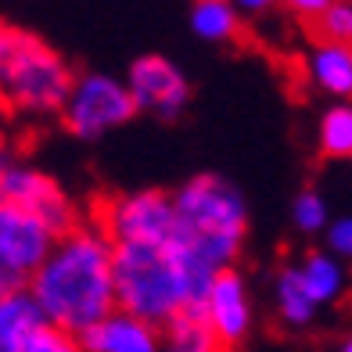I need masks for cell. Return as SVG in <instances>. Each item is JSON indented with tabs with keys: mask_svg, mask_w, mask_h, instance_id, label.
<instances>
[{
	"mask_svg": "<svg viewBox=\"0 0 352 352\" xmlns=\"http://www.w3.org/2000/svg\"><path fill=\"white\" fill-rule=\"evenodd\" d=\"M47 324L69 334L98 327L119 309L116 295V245L98 223H79L61 234L40 274L29 284Z\"/></svg>",
	"mask_w": 352,
	"mask_h": 352,
	"instance_id": "6da1fadb",
	"label": "cell"
},
{
	"mask_svg": "<svg viewBox=\"0 0 352 352\" xmlns=\"http://www.w3.org/2000/svg\"><path fill=\"white\" fill-rule=\"evenodd\" d=\"M212 274L169 245H116V295L119 309L166 327L184 309H195L209 295Z\"/></svg>",
	"mask_w": 352,
	"mask_h": 352,
	"instance_id": "7a4b0ae2",
	"label": "cell"
},
{
	"mask_svg": "<svg viewBox=\"0 0 352 352\" xmlns=\"http://www.w3.org/2000/svg\"><path fill=\"white\" fill-rule=\"evenodd\" d=\"M173 201H176L173 241L205 274L216 277L223 270H234L248 234V205L241 190L216 173H201L176 187Z\"/></svg>",
	"mask_w": 352,
	"mask_h": 352,
	"instance_id": "3957f363",
	"label": "cell"
},
{
	"mask_svg": "<svg viewBox=\"0 0 352 352\" xmlns=\"http://www.w3.org/2000/svg\"><path fill=\"white\" fill-rule=\"evenodd\" d=\"M76 87L69 61L36 33L19 29L11 51L0 61V104L14 119H51L65 111Z\"/></svg>",
	"mask_w": 352,
	"mask_h": 352,
	"instance_id": "277c9868",
	"label": "cell"
},
{
	"mask_svg": "<svg viewBox=\"0 0 352 352\" xmlns=\"http://www.w3.org/2000/svg\"><path fill=\"white\" fill-rule=\"evenodd\" d=\"M94 223L111 245H169L176 237V201L169 190H126L98 205Z\"/></svg>",
	"mask_w": 352,
	"mask_h": 352,
	"instance_id": "5b68a950",
	"label": "cell"
},
{
	"mask_svg": "<svg viewBox=\"0 0 352 352\" xmlns=\"http://www.w3.org/2000/svg\"><path fill=\"white\" fill-rule=\"evenodd\" d=\"M137 116V104L130 98L126 79L104 76V72H83L76 76V87L61 111V126L79 140H98L111 130H119Z\"/></svg>",
	"mask_w": 352,
	"mask_h": 352,
	"instance_id": "8992f818",
	"label": "cell"
},
{
	"mask_svg": "<svg viewBox=\"0 0 352 352\" xmlns=\"http://www.w3.org/2000/svg\"><path fill=\"white\" fill-rule=\"evenodd\" d=\"M58 234L33 212L0 201V295L25 292L47 263Z\"/></svg>",
	"mask_w": 352,
	"mask_h": 352,
	"instance_id": "52a82bcc",
	"label": "cell"
},
{
	"mask_svg": "<svg viewBox=\"0 0 352 352\" xmlns=\"http://www.w3.org/2000/svg\"><path fill=\"white\" fill-rule=\"evenodd\" d=\"M0 201L19 205V209L33 212V216L43 219L58 237L79 227L76 201L65 195V187H61L54 176H47V173L36 169V166L11 162L4 173H0Z\"/></svg>",
	"mask_w": 352,
	"mask_h": 352,
	"instance_id": "ba28073f",
	"label": "cell"
},
{
	"mask_svg": "<svg viewBox=\"0 0 352 352\" xmlns=\"http://www.w3.org/2000/svg\"><path fill=\"white\" fill-rule=\"evenodd\" d=\"M126 87L137 111H148L155 119H176L190 101L187 76L162 54H144L126 72Z\"/></svg>",
	"mask_w": 352,
	"mask_h": 352,
	"instance_id": "9c48e42d",
	"label": "cell"
},
{
	"mask_svg": "<svg viewBox=\"0 0 352 352\" xmlns=\"http://www.w3.org/2000/svg\"><path fill=\"white\" fill-rule=\"evenodd\" d=\"M201 309H205L212 331L219 334V342L227 349L241 345L248 338V331H252V295H248V284L237 270H223V274L212 277Z\"/></svg>",
	"mask_w": 352,
	"mask_h": 352,
	"instance_id": "30bf717a",
	"label": "cell"
},
{
	"mask_svg": "<svg viewBox=\"0 0 352 352\" xmlns=\"http://www.w3.org/2000/svg\"><path fill=\"white\" fill-rule=\"evenodd\" d=\"M87 352H162V327L116 309L83 334Z\"/></svg>",
	"mask_w": 352,
	"mask_h": 352,
	"instance_id": "8fae6325",
	"label": "cell"
},
{
	"mask_svg": "<svg viewBox=\"0 0 352 352\" xmlns=\"http://www.w3.org/2000/svg\"><path fill=\"white\" fill-rule=\"evenodd\" d=\"M302 76L313 90L327 98L352 101V43L316 40L302 58Z\"/></svg>",
	"mask_w": 352,
	"mask_h": 352,
	"instance_id": "7c38bea8",
	"label": "cell"
},
{
	"mask_svg": "<svg viewBox=\"0 0 352 352\" xmlns=\"http://www.w3.org/2000/svg\"><path fill=\"white\" fill-rule=\"evenodd\" d=\"M47 327L51 324L29 287L0 295V352H29Z\"/></svg>",
	"mask_w": 352,
	"mask_h": 352,
	"instance_id": "4fadbf2b",
	"label": "cell"
},
{
	"mask_svg": "<svg viewBox=\"0 0 352 352\" xmlns=\"http://www.w3.org/2000/svg\"><path fill=\"white\" fill-rule=\"evenodd\" d=\"M298 266V277L302 284H306V292L309 298L316 302V306H331V302H338L345 295V287H349V270L342 259H334V255L324 248V252H306L302 255V263Z\"/></svg>",
	"mask_w": 352,
	"mask_h": 352,
	"instance_id": "5bb4252c",
	"label": "cell"
},
{
	"mask_svg": "<svg viewBox=\"0 0 352 352\" xmlns=\"http://www.w3.org/2000/svg\"><path fill=\"white\" fill-rule=\"evenodd\" d=\"M162 352H227L201 306L184 309L162 327Z\"/></svg>",
	"mask_w": 352,
	"mask_h": 352,
	"instance_id": "9a60e30c",
	"label": "cell"
},
{
	"mask_svg": "<svg viewBox=\"0 0 352 352\" xmlns=\"http://www.w3.org/2000/svg\"><path fill=\"white\" fill-rule=\"evenodd\" d=\"M274 302H277V313L287 327H309L313 324V316L320 313V306L309 298L306 292V284H302L298 277V266H284L277 280H274Z\"/></svg>",
	"mask_w": 352,
	"mask_h": 352,
	"instance_id": "2e32d148",
	"label": "cell"
},
{
	"mask_svg": "<svg viewBox=\"0 0 352 352\" xmlns=\"http://www.w3.org/2000/svg\"><path fill=\"white\" fill-rule=\"evenodd\" d=\"M190 29L209 43H227L241 33V11L227 0H198L190 8Z\"/></svg>",
	"mask_w": 352,
	"mask_h": 352,
	"instance_id": "e0dca14e",
	"label": "cell"
},
{
	"mask_svg": "<svg viewBox=\"0 0 352 352\" xmlns=\"http://www.w3.org/2000/svg\"><path fill=\"white\" fill-rule=\"evenodd\" d=\"M316 148L324 158H352V101H334L324 108L316 126Z\"/></svg>",
	"mask_w": 352,
	"mask_h": 352,
	"instance_id": "ac0fdd59",
	"label": "cell"
},
{
	"mask_svg": "<svg viewBox=\"0 0 352 352\" xmlns=\"http://www.w3.org/2000/svg\"><path fill=\"white\" fill-rule=\"evenodd\" d=\"M292 223L298 234H327L331 227V205L320 190H302L292 201Z\"/></svg>",
	"mask_w": 352,
	"mask_h": 352,
	"instance_id": "d6986e66",
	"label": "cell"
},
{
	"mask_svg": "<svg viewBox=\"0 0 352 352\" xmlns=\"http://www.w3.org/2000/svg\"><path fill=\"white\" fill-rule=\"evenodd\" d=\"M316 40H334V43H352V0L327 4V11L313 22Z\"/></svg>",
	"mask_w": 352,
	"mask_h": 352,
	"instance_id": "ffe728a7",
	"label": "cell"
},
{
	"mask_svg": "<svg viewBox=\"0 0 352 352\" xmlns=\"http://www.w3.org/2000/svg\"><path fill=\"white\" fill-rule=\"evenodd\" d=\"M324 241H327V252L334 259H342L349 266L352 263V216H334L327 234H324Z\"/></svg>",
	"mask_w": 352,
	"mask_h": 352,
	"instance_id": "44dd1931",
	"label": "cell"
},
{
	"mask_svg": "<svg viewBox=\"0 0 352 352\" xmlns=\"http://www.w3.org/2000/svg\"><path fill=\"white\" fill-rule=\"evenodd\" d=\"M29 352H87V349H83V338H79V334L58 331V327H47Z\"/></svg>",
	"mask_w": 352,
	"mask_h": 352,
	"instance_id": "7402d4cb",
	"label": "cell"
},
{
	"mask_svg": "<svg viewBox=\"0 0 352 352\" xmlns=\"http://www.w3.org/2000/svg\"><path fill=\"white\" fill-rule=\"evenodd\" d=\"M327 4H331V0H295L292 11H295V14H302V19H309V22H316L320 14L327 11Z\"/></svg>",
	"mask_w": 352,
	"mask_h": 352,
	"instance_id": "603a6c76",
	"label": "cell"
},
{
	"mask_svg": "<svg viewBox=\"0 0 352 352\" xmlns=\"http://www.w3.org/2000/svg\"><path fill=\"white\" fill-rule=\"evenodd\" d=\"M14 33H19V29H14L11 22H4V19H0V61H4V54L11 51V43H14Z\"/></svg>",
	"mask_w": 352,
	"mask_h": 352,
	"instance_id": "cb8c5ba5",
	"label": "cell"
},
{
	"mask_svg": "<svg viewBox=\"0 0 352 352\" xmlns=\"http://www.w3.org/2000/svg\"><path fill=\"white\" fill-rule=\"evenodd\" d=\"M237 11H241V14H259V11H270V4H266V0H241Z\"/></svg>",
	"mask_w": 352,
	"mask_h": 352,
	"instance_id": "d4e9b609",
	"label": "cell"
},
{
	"mask_svg": "<svg viewBox=\"0 0 352 352\" xmlns=\"http://www.w3.org/2000/svg\"><path fill=\"white\" fill-rule=\"evenodd\" d=\"M8 166H11V155H8V144L0 140V173H4Z\"/></svg>",
	"mask_w": 352,
	"mask_h": 352,
	"instance_id": "484cf974",
	"label": "cell"
},
{
	"mask_svg": "<svg viewBox=\"0 0 352 352\" xmlns=\"http://www.w3.org/2000/svg\"><path fill=\"white\" fill-rule=\"evenodd\" d=\"M338 352H352V338H345V342L338 345Z\"/></svg>",
	"mask_w": 352,
	"mask_h": 352,
	"instance_id": "4316f807",
	"label": "cell"
},
{
	"mask_svg": "<svg viewBox=\"0 0 352 352\" xmlns=\"http://www.w3.org/2000/svg\"><path fill=\"white\" fill-rule=\"evenodd\" d=\"M4 116H8V111H4V104H0V119H4Z\"/></svg>",
	"mask_w": 352,
	"mask_h": 352,
	"instance_id": "83f0119b",
	"label": "cell"
}]
</instances>
